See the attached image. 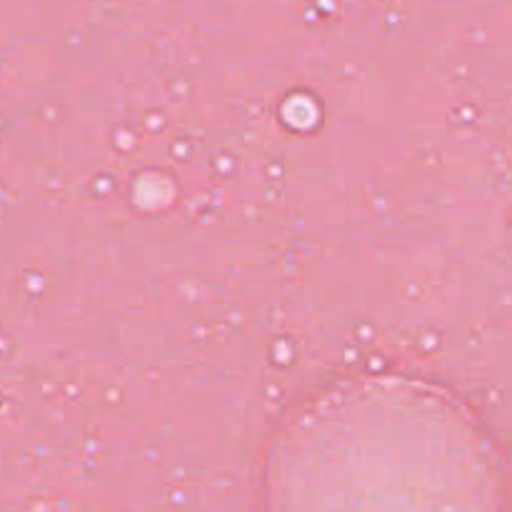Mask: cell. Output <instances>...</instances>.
I'll use <instances>...</instances> for the list:
<instances>
[{
	"label": "cell",
	"instance_id": "cell-1",
	"mask_svg": "<svg viewBox=\"0 0 512 512\" xmlns=\"http://www.w3.org/2000/svg\"><path fill=\"white\" fill-rule=\"evenodd\" d=\"M468 435L458 408L418 383L340 388L280 440L275 512H433Z\"/></svg>",
	"mask_w": 512,
	"mask_h": 512
}]
</instances>
